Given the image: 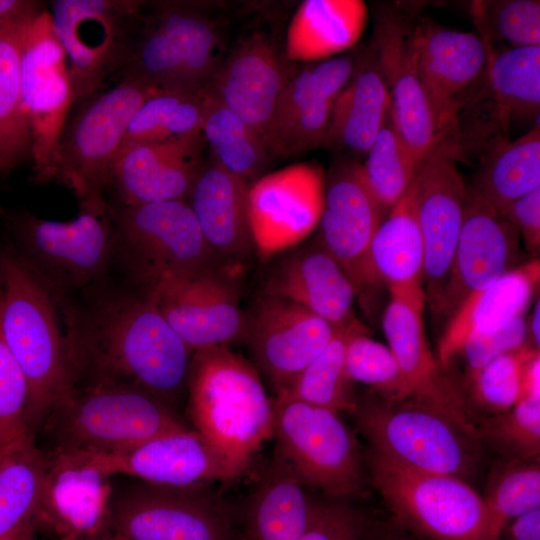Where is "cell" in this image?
Wrapping results in <instances>:
<instances>
[{"mask_svg": "<svg viewBox=\"0 0 540 540\" xmlns=\"http://www.w3.org/2000/svg\"><path fill=\"white\" fill-rule=\"evenodd\" d=\"M69 320L71 388H134L173 405L187 391L195 351L162 316L150 288L113 273L71 297Z\"/></svg>", "mask_w": 540, "mask_h": 540, "instance_id": "cell-1", "label": "cell"}, {"mask_svg": "<svg viewBox=\"0 0 540 540\" xmlns=\"http://www.w3.org/2000/svg\"><path fill=\"white\" fill-rule=\"evenodd\" d=\"M0 284L3 332L28 383V425L34 434L72 387L71 297L44 281L13 246L0 249Z\"/></svg>", "mask_w": 540, "mask_h": 540, "instance_id": "cell-2", "label": "cell"}, {"mask_svg": "<svg viewBox=\"0 0 540 540\" xmlns=\"http://www.w3.org/2000/svg\"><path fill=\"white\" fill-rule=\"evenodd\" d=\"M187 412L234 480L274 435V408L252 364L228 346L195 350L187 382Z\"/></svg>", "mask_w": 540, "mask_h": 540, "instance_id": "cell-3", "label": "cell"}, {"mask_svg": "<svg viewBox=\"0 0 540 540\" xmlns=\"http://www.w3.org/2000/svg\"><path fill=\"white\" fill-rule=\"evenodd\" d=\"M41 427L54 449L112 453L188 428L170 402L143 390L73 387L50 407Z\"/></svg>", "mask_w": 540, "mask_h": 540, "instance_id": "cell-4", "label": "cell"}, {"mask_svg": "<svg viewBox=\"0 0 540 540\" xmlns=\"http://www.w3.org/2000/svg\"><path fill=\"white\" fill-rule=\"evenodd\" d=\"M352 415L370 451L467 482L478 471L482 443L477 435L412 399L388 401L368 393L357 396Z\"/></svg>", "mask_w": 540, "mask_h": 540, "instance_id": "cell-5", "label": "cell"}, {"mask_svg": "<svg viewBox=\"0 0 540 540\" xmlns=\"http://www.w3.org/2000/svg\"><path fill=\"white\" fill-rule=\"evenodd\" d=\"M371 482L394 520L419 540H496L483 498L465 480L370 451Z\"/></svg>", "mask_w": 540, "mask_h": 540, "instance_id": "cell-6", "label": "cell"}, {"mask_svg": "<svg viewBox=\"0 0 540 540\" xmlns=\"http://www.w3.org/2000/svg\"><path fill=\"white\" fill-rule=\"evenodd\" d=\"M145 82L121 76L105 91L72 107L53 163V180L76 195L80 206L104 205L111 172L134 115L157 93Z\"/></svg>", "mask_w": 540, "mask_h": 540, "instance_id": "cell-7", "label": "cell"}, {"mask_svg": "<svg viewBox=\"0 0 540 540\" xmlns=\"http://www.w3.org/2000/svg\"><path fill=\"white\" fill-rule=\"evenodd\" d=\"M13 247L57 292L74 297L117 270V233L110 204L80 206L70 221L25 213L12 218Z\"/></svg>", "mask_w": 540, "mask_h": 540, "instance_id": "cell-8", "label": "cell"}, {"mask_svg": "<svg viewBox=\"0 0 540 540\" xmlns=\"http://www.w3.org/2000/svg\"><path fill=\"white\" fill-rule=\"evenodd\" d=\"M117 233V270L151 288L165 276L223 266L206 244L185 200L110 205ZM227 268V267H225Z\"/></svg>", "mask_w": 540, "mask_h": 540, "instance_id": "cell-9", "label": "cell"}, {"mask_svg": "<svg viewBox=\"0 0 540 540\" xmlns=\"http://www.w3.org/2000/svg\"><path fill=\"white\" fill-rule=\"evenodd\" d=\"M278 12L259 9L256 21L245 24L229 45L204 91L253 127L268 150L277 102L299 64L287 57V27Z\"/></svg>", "mask_w": 540, "mask_h": 540, "instance_id": "cell-10", "label": "cell"}, {"mask_svg": "<svg viewBox=\"0 0 540 540\" xmlns=\"http://www.w3.org/2000/svg\"><path fill=\"white\" fill-rule=\"evenodd\" d=\"M273 399L274 437L299 479L330 499L363 490L364 459L355 433L340 413L297 400Z\"/></svg>", "mask_w": 540, "mask_h": 540, "instance_id": "cell-11", "label": "cell"}, {"mask_svg": "<svg viewBox=\"0 0 540 540\" xmlns=\"http://www.w3.org/2000/svg\"><path fill=\"white\" fill-rule=\"evenodd\" d=\"M52 29L66 53L74 105L126 66L144 17L139 0H55Z\"/></svg>", "mask_w": 540, "mask_h": 540, "instance_id": "cell-12", "label": "cell"}, {"mask_svg": "<svg viewBox=\"0 0 540 540\" xmlns=\"http://www.w3.org/2000/svg\"><path fill=\"white\" fill-rule=\"evenodd\" d=\"M20 87L35 180L46 183L53 180L59 138L74 105L66 53L53 32L48 10L25 28Z\"/></svg>", "mask_w": 540, "mask_h": 540, "instance_id": "cell-13", "label": "cell"}, {"mask_svg": "<svg viewBox=\"0 0 540 540\" xmlns=\"http://www.w3.org/2000/svg\"><path fill=\"white\" fill-rule=\"evenodd\" d=\"M369 43L386 84L397 133L418 169L443 136L437 125L412 47L417 13L394 3L374 8Z\"/></svg>", "mask_w": 540, "mask_h": 540, "instance_id": "cell-14", "label": "cell"}, {"mask_svg": "<svg viewBox=\"0 0 540 540\" xmlns=\"http://www.w3.org/2000/svg\"><path fill=\"white\" fill-rule=\"evenodd\" d=\"M457 161L456 138L445 136L412 181L424 248L423 289L435 319L464 218L467 191Z\"/></svg>", "mask_w": 540, "mask_h": 540, "instance_id": "cell-15", "label": "cell"}, {"mask_svg": "<svg viewBox=\"0 0 540 540\" xmlns=\"http://www.w3.org/2000/svg\"><path fill=\"white\" fill-rule=\"evenodd\" d=\"M118 540H235L222 505L204 488L143 483L112 495Z\"/></svg>", "mask_w": 540, "mask_h": 540, "instance_id": "cell-16", "label": "cell"}, {"mask_svg": "<svg viewBox=\"0 0 540 540\" xmlns=\"http://www.w3.org/2000/svg\"><path fill=\"white\" fill-rule=\"evenodd\" d=\"M34 520L56 540H104L111 529L112 488L94 452L53 449Z\"/></svg>", "mask_w": 540, "mask_h": 540, "instance_id": "cell-17", "label": "cell"}, {"mask_svg": "<svg viewBox=\"0 0 540 540\" xmlns=\"http://www.w3.org/2000/svg\"><path fill=\"white\" fill-rule=\"evenodd\" d=\"M244 315L242 343L275 397L326 348L337 327L293 301L264 293Z\"/></svg>", "mask_w": 540, "mask_h": 540, "instance_id": "cell-18", "label": "cell"}, {"mask_svg": "<svg viewBox=\"0 0 540 540\" xmlns=\"http://www.w3.org/2000/svg\"><path fill=\"white\" fill-rule=\"evenodd\" d=\"M383 219L365 181L362 164L341 156L325 175L318 234L351 281L355 293L365 297L382 285L372 265L371 244Z\"/></svg>", "mask_w": 540, "mask_h": 540, "instance_id": "cell-19", "label": "cell"}, {"mask_svg": "<svg viewBox=\"0 0 540 540\" xmlns=\"http://www.w3.org/2000/svg\"><path fill=\"white\" fill-rule=\"evenodd\" d=\"M416 67L443 136L456 137L462 109L483 84L489 49L480 36L416 17L412 31Z\"/></svg>", "mask_w": 540, "mask_h": 540, "instance_id": "cell-20", "label": "cell"}, {"mask_svg": "<svg viewBox=\"0 0 540 540\" xmlns=\"http://www.w3.org/2000/svg\"><path fill=\"white\" fill-rule=\"evenodd\" d=\"M231 269L165 276L150 289L172 329L194 351L242 343L245 315Z\"/></svg>", "mask_w": 540, "mask_h": 540, "instance_id": "cell-21", "label": "cell"}, {"mask_svg": "<svg viewBox=\"0 0 540 540\" xmlns=\"http://www.w3.org/2000/svg\"><path fill=\"white\" fill-rule=\"evenodd\" d=\"M324 199L325 173L314 163L266 173L250 184V221L260 259L306 240L318 228Z\"/></svg>", "mask_w": 540, "mask_h": 540, "instance_id": "cell-22", "label": "cell"}, {"mask_svg": "<svg viewBox=\"0 0 540 540\" xmlns=\"http://www.w3.org/2000/svg\"><path fill=\"white\" fill-rule=\"evenodd\" d=\"M486 45V78L458 116L462 132L482 144L509 139L513 123L531 122L540 112V46L498 52Z\"/></svg>", "mask_w": 540, "mask_h": 540, "instance_id": "cell-23", "label": "cell"}, {"mask_svg": "<svg viewBox=\"0 0 540 540\" xmlns=\"http://www.w3.org/2000/svg\"><path fill=\"white\" fill-rule=\"evenodd\" d=\"M518 230L495 208L466 194L463 224L436 320L454 315L472 293L519 267Z\"/></svg>", "mask_w": 540, "mask_h": 540, "instance_id": "cell-24", "label": "cell"}, {"mask_svg": "<svg viewBox=\"0 0 540 540\" xmlns=\"http://www.w3.org/2000/svg\"><path fill=\"white\" fill-rule=\"evenodd\" d=\"M354 65V53L298 64L275 108L269 144L273 159L324 144L333 103Z\"/></svg>", "mask_w": 540, "mask_h": 540, "instance_id": "cell-25", "label": "cell"}, {"mask_svg": "<svg viewBox=\"0 0 540 540\" xmlns=\"http://www.w3.org/2000/svg\"><path fill=\"white\" fill-rule=\"evenodd\" d=\"M206 147L202 132L162 142L123 144L110 182L118 203L187 201L208 158Z\"/></svg>", "mask_w": 540, "mask_h": 540, "instance_id": "cell-26", "label": "cell"}, {"mask_svg": "<svg viewBox=\"0 0 540 540\" xmlns=\"http://www.w3.org/2000/svg\"><path fill=\"white\" fill-rule=\"evenodd\" d=\"M94 454L109 477L123 474L176 488H204L212 482L234 480L219 454L189 428L153 437L126 450Z\"/></svg>", "mask_w": 540, "mask_h": 540, "instance_id": "cell-27", "label": "cell"}, {"mask_svg": "<svg viewBox=\"0 0 540 540\" xmlns=\"http://www.w3.org/2000/svg\"><path fill=\"white\" fill-rule=\"evenodd\" d=\"M423 308L424 304L390 296L383 316V331L406 382L408 398L477 435L475 417L462 391L429 349L422 319Z\"/></svg>", "mask_w": 540, "mask_h": 540, "instance_id": "cell-28", "label": "cell"}, {"mask_svg": "<svg viewBox=\"0 0 540 540\" xmlns=\"http://www.w3.org/2000/svg\"><path fill=\"white\" fill-rule=\"evenodd\" d=\"M268 260L262 293L293 301L335 327L354 318V287L318 233Z\"/></svg>", "mask_w": 540, "mask_h": 540, "instance_id": "cell-29", "label": "cell"}, {"mask_svg": "<svg viewBox=\"0 0 540 540\" xmlns=\"http://www.w3.org/2000/svg\"><path fill=\"white\" fill-rule=\"evenodd\" d=\"M249 187V183L209 156L187 200L206 244L216 259L229 269L256 253Z\"/></svg>", "mask_w": 540, "mask_h": 540, "instance_id": "cell-30", "label": "cell"}, {"mask_svg": "<svg viewBox=\"0 0 540 540\" xmlns=\"http://www.w3.org/2000/svg\"><path fill=\"white\" fill-rule=\"evenodd\" d=\"M354 55L352 75L333 103L323 145L359 161L380 130L390 99L371 46Z\"/></svg>", "mask_w": 540, "mask_h": 540, "instance_id": "cell-31", "label": "cell"}, {"mask_svg": "<svg viewBox=\"0 0 540 540\" xmlns=\"http://www.w3.org/2000/svg\"><path fill=\"white\" fill-rule=\"evenodd\" d=\"M540 281V262L533 259L469 295L447 322L438 344V363L448 370L473 333L498 329L524 316Z\"/></svg>", "mask_w": 540, "mask_h": 540, "instance_id": "cell-32", "label": "cell"}, {"mask_svg": "<svg viewBox=\"0 0 540 540\" xmlns=\"http://www.w3.org/2000/svg\"><path fill=\"white\" fill-rule=\"evenodd\" d=\"M308 489L275 447L244 506L240 539L299 540L316 501Z\"/></svg>", "mask_w": 540, "mask_h": 540, "instance_id": "cell-33", "label": "cell"}, {"mask_svg": "<svg viewBox=\"0 0 540 540\" xmlns=\"http://www.w3.org/2000/svg\"><path fill=\"white\" fill-rule=\"evenodd\" d=\"M371 261L390 296L425 305L424 248L412 182L377 228Z\"/></svg>", "mask_w": 540, "mask_h": 540, "instance_id": "cell-34", "label": "cell"}, {"mask_svg": "<svg viewBox=\"0 0 540 540\" xmlns=\"http://www.w3.org/2000/svg\"><path fill=\"white\" fill-rule=\"evenodd\" d=\"M367 16V6L360 0L303 1L286 28L288 59L320 61L350 49L360 39Z\"/></svg>", "mask_w": 540, "mask_h": 540, "instance_id": "cell-35", "label": "cell"}, {"mask_svg": "<svg viewBox=\"0 0 540 540\" xmlns=\"http://www.w3.org/2000/svg\"><path fill=\"white\" fill-rule=\"evenodd\" d=\"M478 160L466 191L497 210L539 188V123L516 140L495 141Z\"/></svg>", "mask_w": 540, "mask_h": 540, "instance_id": "cell-36", "label": "cell"}, {"mask_svg": "<svg viewBox=\"0 0 540 540\" xmlns=\"http://www.w3.org/2000/svg\"><path fill=\"white\" fill-rule=\"evenodd\" d=\"M361 332L367 330L355 317L337 326L326 348L274 399L297 400L352 414L358 395L346 372V349L351 337Z\"/></svg>", "mask_w": 540, "mask_h": 540, "instance_id": "cell-37", "label": "cell"}, {"mask_svg": "<svg viewBox=\"0 0 540 540\" xmlns=\"http://www.w3.org/2000/svg\"><path fill=\"white\" fill-rule=\"evenodd\" d=\"M202 134L209 156L252 184L266 174L273 158L262 136L220 101L204 93Z\"/></svg>", "mask_w": 540, "mask_h": 540, "instance_id": "cell-38", "label": "cell"}, {"mask_svg": "<svg viewBox=\"0 0 540 540\" xmlns=\"http://www.w3.org/2000/svg\"><path fill=\"white\" fill-rule=\"evenodd\" d=\"M45 464L33 434L0 452V540L15 536L34 518Z\"/></svg>", "mask_w": 540, "mask_h": 540, "instance_id": "cell-39", "label": "cell"}, {"mask_svg": "<svg viewBox=\"0 0 540 540\" xmlns=\"http://www.w3.org/2000/svg\"><path fill=\"white\" fill-rule=\"evenodd\" d=\"M26 27L0 36V173L31 160V136L20 87V57Z\"/></svg>", "mask_w": 540, "mask_h": 540, "instance_id": "cell-40", "label": "cell"}, {"mask_svg": "<svg viewBox=\"0 0 540 540\" xmlns=\"http://www.w3.org/2000/svg\"><path fill=\"white\" fill-rule=\"evenodd\" d=\"M204 103V93H155L134 115L123 144L162 142L202 132Z\"/></svg>", "mask_w": 540, "mask_h": 540, "instance_id": "cell-41", "label": "cell"}, {"mask_svg": "<svg viewBox=\"0 0 540 540\" xmlns=\"http://www.w3.org/2000/svg\"><path fill=\"white\" fill-rule=\"evenodd\" d=\"M483 501L496 537L513 519L540 508V463L499 458L490 468Z\"/></svg>", "mask_w": 540, "mask_h": 540, "instance_id": "cell-42", "label": "cell"}, {"mask_svg": "<svg viewBox=\"0 0 540 540\" xmlns=\"http://www.w3.org/2000/svg\"><path fill=\"white\" fill-rule=\"evenodd\" d=\"M362 170L384 218L405 194L418 167L395 128L391 108L370 146Z\"/></svg>", "mask_w": 540, "mask_h": 540, "instance_id": "cell-43", "label": "cell"}, {"mask_svg": "<svg viewBox=\"0 0 540 540\" xmlns=\"http://www.w3.org/2000/svg\"><path fill=\"white\" fill-rule=\"evenodd\" d=\"M481 443L500 458L537 460L540 454V400L523 398L510 410L476 419Z\"/></svg>", "mask_w": 540, "mask_h": 540, "instance_id": "cell-44", "label": "cell"}, {"mask_svg": "<svg viewBox=\"0 0 540 540\" xmlns=\"http://www.w3.org/2000/svg\"><path fill=\"white\" fill-rule=\"evenodd\" d=\"M470 12L484 43L507 42L512 47L540 46L538 0L473 1Z\"/></svg>", "mask_w": 540, "mask_h": 540, "instance_id": "cell-45", "label": "cell"}, {"mask_svg": "<svg viewBox=\"0 0 540 540\" xmlns=\"http://www.w3.org/2000/svg\"><path fill=\"white\" fill-rule=\"evenodd\" d=\"M348 377L369 386L378 397L401 401L409 397L408 388L395 356L388 346L366 335L351 337L345 359Z\"/></svg>", "mask_w": 540, "mask_h": 540, "instance_id": "cell-46", "label": "cell"}, {"mask_svg": "<svg viewBox=\"0 0 540 540\" xmlns=\"http://www.w3.org/2000/svg\"><path fill=\"white\" fill-rule=\"evenodd\" d=\"M539 349L526 345L503 354L468 377L474 400L492 414L510 410L521 400L524 365Z\"/></svg>", "mask_w": 540, "mask_h": 540, "instance_id": "cell-47", "label": "cell"}, {"mask_svg": "<svg viewBox=\"0 0 540 540\" xmlns=\"http://www.w3.org/2000/svg\"><path fill=\"white\" fill-rule=\"evenodd\" d=\"M2 301L0 284V452L33 434L28 425L29 387L4 336Z\"/></svg>", "mask_w": 540, "mask_h": 540, "instance_id": "cell-48", "label": "cell"}, {"mask_svg": "<svg viewBox=\"0 0 540 540\" xmlns=\"http://www.w3.org/2000/svg\"><path fill=\"white\" fill-rule=\"evenodd\" d=\"M526 345H532L528 319L519 316L498 329L471 334L459 354L465 358L469 377L493 359Z\"/></svg>", "mask_w": 540, "mask_h": 540, "instance_id": "cell-49", "label": "cell"}, {"mask_svg": "<svg viewBox=\"0 0 540 540\" xmlns=\"http://www.w3.org/2000/svg\"><path fill=\"white\" fill-rule=\"evenodd\" d=\"M363 522L346 500H316L299 540H362Z\"/></svg>", "mask_w": 540, "mask_h": 540, "instance_id": "cell-50", "label": "cell"}, {"mask_svg": "<svg viewBox=\"0 0 540 540\" xmlns=\"http://www.w3.org/2000/svg\"><path fill=\"white\" fill-rule=\"evenodd\" d=\"M498 211L518 230L527 249H540V187L508 203Z\"/></svg>", "mask_w": 540, "mask_h": 540, "instance_id": "cell-51", "label": "cell"}, {"mask_svg": "<svg viewBox=\"0 0 540 540\" xmlns=\"http://www.w3.org/2000/svg\"><path fill=\"white\" fill-rule=\"evenodd\" d=\"M47 11L43 2L35 0H0V24L20 27Z\"/></svg>", "mask_w": 540, "mask_h": 540, "instance_id": "cell-52", "label": "cell"}, {"mask_svg": "<svg viewBox=\"0 0 540 540\" xmlns=\"http://www.w3.org/2000/svg\"><path fill=\"white\" fill-rule=\"evenodd\" d=\"M496 540H540V508L510 521Z\"/></svg>", "mask_w": 540, "mask_h": 540, "instance_id": "cell-53", "label": "cell"}, {"mask_svg": "<svg viewBox=\"0 0 540 540\" xmlns=\"http://www.w3.org/2000/svg\"><path fill=\"white\" fill-rule=\"evenodd\" d=\"M362 540H419L394 519L387 523L363 522Z\"/></svg>", "mask_w": 540, "mask_h": 540, "instance_id": "cell-54", "label": "cell"}, {"mask_svg": "<svg viewBox=\"0 0 540 540\" xmlns=\"http://www.w3.org/2000/svg\"><path fill=\"white\" fill-rule=\"evenodd\" d=\"M540 400V351L524 365L521 379V399Z\"/></svg>", "mask_w": 540, "mask_h": 540, "instance_id": "cell-55", "label": "cell"}, {"mask_svg": "<svg viewBox=\"0 0 540 540\" xmlns=\"http://www.w3.org/2000/svg\"><path fill=\"white\" fill-rule=\"evenodd\" d=\"M530 320H528V326H529V336H530V342L531 344L539 349L540 345V300L537 298L533 312L530 316Z\"/></svg>", "mask_w": 540, "mask_h": 540, "instance_id": "cell-56", "label": "cell"}, {"mask_svg": "<svg viewBox=\"0 0 540 540\" xmlns=\"http://www.w3.org/2000/svg\"><path fill=\"white\" fill-rule=\"evenodd\" d=\"M20 27H22V26H20ZM16 28H19V27H12V26H8V25L0 24V36L10 32V31H12V30H14Z\"/></svg>", "mask_w": 540, "mask_h": 540, "instance_id": "cell-57", "label": "cell"}, {"mask_svg": "<svg viewBox=\"0 0 540 540\" xmlns=\"http://www.w3.org/2000/svg\"><path fill=\"white\" fill-rule=\"evenodd\" d=\"M3 540H15V536L7 537V538H5Z\"/></svg>", "mask_w": 540, "mask_h": 540, "instance_id": "cell-58", "label": "cell"}, {"mask_svg": "<svg viewBox=\"0 0 540 540\" xmlns=\"http://www.w3.org/2000/svg\"><path fill=\"white\" fill-rule=\"evenodd\" d=\"M104 540H113V537H107Z\"/></svg>", "mask_w": 540, "mask_h": 540, "instance_id": "cell-59", "label": "cell"}, {"mask_svg": "<svg viewBox=\"0 0 540 540\" xmlns=\"http://www.w3.org/2000/svg\"><path fill=\"white\" fill-rule=\"evenodd\" d=\"M112 537H113V540H118V539H117V538H115L114 536H112Z\"/></svg>", "mask_w": 540, "mask_h": 540, "instance_id": "cell-60", "label": "cell"}]
</instances>
